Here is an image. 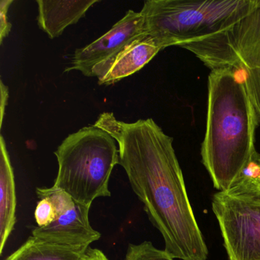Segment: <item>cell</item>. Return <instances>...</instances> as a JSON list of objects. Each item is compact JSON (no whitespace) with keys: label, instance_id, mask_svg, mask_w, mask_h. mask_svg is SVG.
Returning <instances> with one entry per match:
<instances>
[{"label":"cell","instance_id":"obj_4","mask_svg":"<svg viewBox=\"0 0 260 260\" xmlns=\"http://www.w3.org/2000/svg\"><path fill=\"white\" fill-rule=\"evenodd\" d=\"M58 173L54 186L77 203L91 206L95 199L109 197L112 170L119 164L115 140L95 125L69 135L54 152Z\"/></svg>","mask_w":260,"mask_h":260},{"label":"cell","instance_id":"obj_16","mask_svg":"<svg viewBox=\"0 0 260 260\" xmlns=\"http://www.w3.org/2000/svg\"><path fill=\"white\" fill-rule=\"evenodd\" d=\"M35 217L39 226H46L56 218L54 207L48 199H41L35 211Z\"/></svg>","mask_w":260,"mask_h":260},{"label":"cell","instance_id":"obj_13","mask_svg":"<svg viewBox=\"0 0 260 260\" xmlns=\"http://www.w3.org/2000/svg\"><path fill=\"white\" fill-rule=\"evenodd\" d=\"M226 193L260 201V153L255 151L250 164Z\"/></svg>","mask_w":260,"mask_h":260},{"label":"cell","instance_id":"obj_15","mask_svg":"<svg viewBox=\"0 0 260 260\" xmlns=\"http://www.w3.org/2000/svg\"><path fill=\"white\" fill-rule=\"evenodd\" d=\"M38 196L40 199H48L54 207L56 217L74 208L76 202L70 194L60 188L53 185L51 188H37Z\"/></svg>","mask_w":260,"mask_h":260},{"label":"cell","instance_id":"obj_5","mask_svg":"<svg viewBox=\"0 0 260 260\" xmlns=\"http://www.w3.org/2000/svg\"><path fill=\"white\" fill-rule=\"evenodd\" d=\"M182 48L211 71L225 68L241 73L260 124V0L232 26Z\"/></svg>","mask_w":260,"mask_h":260},{"label":"cell","instance_id":"obj_9","mask_svg":"<svg viewBox=\"0 0 260 260\" xmlns=\"http://www.w3.org/2000/svg\"><path fill=\"white\" fill-rule=\"evenodd\" d=\"M162 50L148 35H141L109 61L97 65L91 77H98L99 84L109 86L142 69Z\"/></svg>","mask_w":260,"mask_h":260},{"label":"cell","instance_id":"obj_11","mask_svg":"<svg viewBox=\"0 0 260 260\" xmlns=\"http://www.w3.org/2000/svg\"><path fill=\"white\" fill-rule=\"evenodd\" d=\"M0 253L16 224V193L14 173L7 144L0 137Z\"/></svg>","mask_w":260,"mask_h":260},{"label":"cell","instance_id":"obj_14","mask_svg":"<svg viewBox=\"0 0 260 260\" xmlns=\"http://www.w3.org/2000/svg\"><path fill=\"white\" fill-rule=\"evenodd\" d=\"M124 260H175L168 252L157 249L150 241L130 243Z\"/></svg>","mask_w":260,"mask_h":260},{"label":"cell","instance_id":"obj_12","mask_svg":"<svg viewBox=\"0 0 260 260\" xmlns=\"http://www.w3.org/2000/svg\"><path fill=\"white\" fill-rule=\"evenodd\" d=\"M86 249L48 243L32 236L6 260H81Z\"/></svg>","mask_w":260,"mask_h":260},{"label":"cell","instance_id":"obj_7","mask_svg":"<svg viewBox=\"0 0 260 260\" xmlns=\"http://www.w3.org/2000/svg\"><path fill=\"white\" fill-rule=\"evenodd\" d=\"M144 33V19L141 12L128 10L106 34L87 46L76 50L71 64L64 70V73L77 71L86 77H91L95 66L113 58Z\"/></svg>","mask_w":260,"mask_h":260},{"label":"cell","instance_id":"obj_1","mask_svg":"<svg viewBox=\"0 0 260 260\" xmlns=\"http://www.w3.org/2000/svg\"><path fill=\"white\" fill-rule=\"evenodd\" d=\"M94 125L118 144L119 164L164 237L166 252L173 258L206 260L208 246L188 199L173 138L152 118L127 123L104 112Z\"/></svg>","mask_w":260,"mask_h":260},{"label":"cell","instance_id":"obj_2","mask_svg":"<svg viewBox=\"0 0 260 260\" xmlns=\"http://www.w3.org/2000/svg\"><path fill=\"white\" fill-rule=\"evenodd\" d=\"M208 92L202 161L214 188L228 192L256 151L255 135L259 121L244 82L235 71H211Z\"/></svg>","mask_w":260,"mask_h":260},{"label":"cell","instance_id":"obj_17","mask_svg":"<svg viewBox=\"0 0 260 260\" xmlns=\"http://www.w3.org/2000/svg\"><path fill=\"white\" fill-rule=\"evenodd\" d=\"M12 0H2L0 2V42L8 36L11 31L12 25L8 21V10L13 4Z\"/></svg>","mask_w":260,"mask_h":260},{"label":"cell","instance_id":"obj_3","mask_svg":"<svg viewBox=\"0 0 260 260\" xmlns=\"http://www.w3.org/2000/svg\"><path fill=\"white\" fill-rule=\"evenodd\" d=\"M258 0H147L144 31L162 50L202 40L238 22Z\"/></svg>","mask_w":260,"mask_h":260},{"label":"cell","instance_id":"obj_6","mask_svg":"<svg viewBox=\"0 0 260 260\" xmlns=\"http://www.w3.org/2000/svg\"><path fill=\"white\" fill-rule=\"evenodd\" d=\"M211 206L228 260H260V201L219 191Z\"/></svg>","mask_w":260,"mask_h":260},{"label":"cell","instance_id":"obj_18","mask_svg":"<svg viewBox=\"0 0 260 260\" xmlns=\"http://www.w3.org/2000/svg\"><path fill=\"white\" fill-rule=\"evenodd\" d=\"M81 260H109L100 249L88 247L82 256Z\"/></svg>","mask_w":260,"mask_h":260},{"label":"cell","instance_id":"obj_19","mask_svg":"<svg viewBox=\"0 0 260 260\" xmlns=\"http://www.w3.org/2000/svg\"><path fill=\"white\" fill-rule=\"evenodd\" d=\"M1 86H0V91H1V101H0V104H1V120H0V124L1 127L3 125V122H4V115H5L6 107L7 106V101H8L9 98V91L8 87L4 85V82L1 80Z\"/></svg>","mask_w":260,"mask_h":260},{"label":"cell","instance_id":"obj_10","mask_svg":"<svg viewBox=\"0 0 260 260\" xmlns=\"http://www.w3.org/2000/svg\"><path fill=\"white\" fill-rule=\"evenodd\" d=\"M99 0L45 1L37 0L38 23L50 39L60 37L68 26L77 23Z\"/></svg>","mask_w":260,"mask_h":260},{"label":"cell","instance_id":"obj_8","mask_svg":"<svg viewBox=\"0 0 260 260\" xmlns=\"http://www.w3.org/2000/svg\"><path fill=\"white\" fill-rule=\"evenodd\" d=\"M89 206L76 202L74 208L57 216L49 224L36 228L32 236L48 243L87 249L91 243L101 237L100 233L95 231L89 223Z\"/></svg>","mask_w":260,"mask_h":260}]
</instances>
